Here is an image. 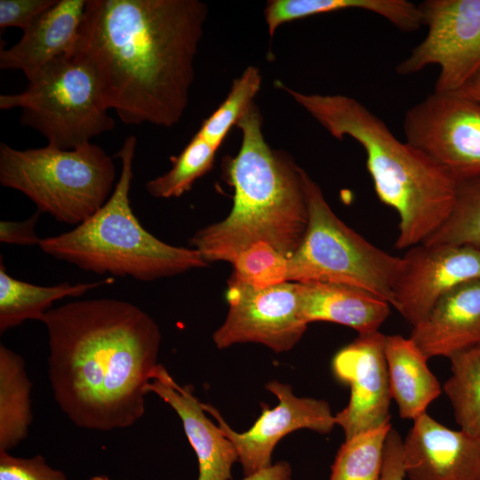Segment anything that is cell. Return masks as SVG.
Returning <instances> with one entry per match:
<instances>
[{
  "mask_svg": "<svg viewBox=\"0 0 480 480\" xmlns=\"http://www.w3.org/2000/svg\"><path fill=\"white\" fill-rule=\"evenodd\" d=\"M207 15L199 0H86L72 53L124 124L169 128L188 105Z\"/></svg>",
  "mask_w": 480,
  "mask_h": 480,
  "instance_id": "1",
  "label": "cell"
},
{
  "mask_svg": "<svg viewBox=\"0 0 480 480\" xmlns=\"http://www.w3.org/2000/svg\"><path fill=\"white\" fill-rule=\"evenodd\" d=\"M53 397L77 427L129 428L145 412L161 332L138 306L116 299L77 300L42 317Z\"/></svg>",
  "mask_w": 480,
  "mask_h": 480,
  "instance_id": "2",
  "label": "cell"
},
{
  "mask_svg": "<svg viewBox=\"0 0 480 480\" xmlns=\"http://www.w3.org/2000/svg\"><path fill=\"white\" fill-rule=\"evenodd\" d=\"M242 143L226 162L233 205L220 221L196 231L188 240L208 263H233L257 242H266L286 258L300 245L308 212L301 171L288 155L273 149L262 132L253 104L238 121Z\"/></svg>",
  "mask_w": 480,
  "mask_h": 480,
  "instance_id": "3",
  "label": "cell"
},
{
  "mask_svg": "<svg viewBox=\"0 0 480 480\" xmlns=\"http://www.w3.org/2000/svg\"><path fill=\"white\" fill-rule=\"evenodd\" d=\"M286 92L338 140L349 137L364 149L366 167L378 198L399 217L397 249L422 244L448 219L458 181L423 152L401 141L387 124L357 100L342 94Z\"/></svg>",
  "mask_w": 480,
  "mask_h": 480,
  "instance_id": "4",
  "label": "cell"
},
{
  "mask_svg": "<svg viewBox=\"0 0 480 480\" xmlns=\"http://www.w3.org/2000/svg\"><path fill=\"white\" fill-rule=\"evenodd\" d=\"M137 139L128 136L116 156L122 168L104 205L72 230L42 238L47 255L99 275L142 282L174 276L209 264L192 247L169 244L146 230L130 203Z\"/></svg>",
  "mask_w": 480,
  "mask_h": 480,
  "instance_id": "5",
  "label": "cell"
},
{
  "mask_svg": "<svg viewBox=\"0 0 480 480\" xmlns=\"http://www.w3.org/2000/svg\"><path fill=\"white\" fill-rule=\"evenodd\" d=\"M116 180L113 159L92 142L74 149H17L0 144V183L57 220L77 226L98 212Z\"/></svg>",
  "mask_w": 480,
  "mask_h": 480,
  "instance_id": "6",
  "label": "cell"
},
{
  "mask_svg": "<svg viewBox=\"0 0 480 480\" xmlns=\"http://www.w3.org/2000/svg\"><path fill=\"white\" fill-rule=\"evenodd\" d=\"M301 175L308 221L300 245L288 258V281L348 284L390 304L403 258L375 246L345 224L303 168Z\"/></svg>",
  "mask_w": 480,
  "mask_h": 480,
  "instance_id": "7",
  "label": "cell"
},
{
  "mask_svg": "<svg viewBox=\"0 0 480 480\" xmlns=\"http://www.w3.org/2000/svg\"><path fill=\"white\" fill-rule=\"evenodd\" d=\"M20 108V123L47 140V145L74 149L115 126L87 66L72 52L38 70L27 88L0 96V108Z\"/></svg>",
  "mask_w": 480,
  "mask_h": 480,
  "instance_id": "8",
  "label": "cell"
},
{
  "mask_svg": "<svg viewBox=\"0 0 480 480\" xmlns=\"http://www.w3.org/2000/svg\"><path fill=\"white\" fill-rule=\"evenodd\" d=\"M418 7L428 33L396 71L407 76L436 65L434 91H459L480 72V0H425Z\"/></svg>",
  "mask_w": 480,
  "mask_h": 480,
  "instance_id": "9",
  "label": "cell"
},
{
  "mask_svg": "<svg viewBox=\"0 0 480 480\" xmlns=\"http://www.w3.org/2000/svg\"><path fill=\"white\" fill-rule=\"evenodd\" d=\"M405 140L458 182L480 177V102L459 92H433L409 108Z\"/></svg>",
  "mask_w": 480,
  "mask_h": 480,
  "instance_id": "10",
  "label": "cell"
},
{
  "mask_svg": "<svg viewBox=\"0 0 480 480\" xmlns=\"http://www.w3.org/2000/svg\"><path fill=\"white\" fill-rule=\"evenodd\" d=\"M226 300L227 316L212 335L218 348L258 343L276 353L286 352L307 330L296 282L259 289L228 279Z\"/></svg>",
  "mask_w": 480,
  "mask_h": 480,
  "instance_id": "11",
  "label": "cell"
},
{
  "mask_svg": "<svg viewBox=\"0 0 480 480\" xmlns=\"http://www.w3.org/2000/svg\"><path fill=\"white\" fill-rule=\"evenodd\" d=\"M390 305L414 327L453 288L480 278V249L420 244L408 249Z\"/></svg>",
  "mask_w": 480,
  "mask_h": 480,
  "instance_id": "12",
  "label": "cell"
},
{
  "mask_svg": "<svg viewBox=\"0 0 480 480\" xmlns=\"http://www.w3.org/2000/svg\"><path fill=\"white\" fill-rule=\"evenodd\" d=\"M266 388L278 398V404L273 409H264L255 423L242 433L232 429L212 404H202L204 411L216 419L223 434L233 444L244 476L272 465L271 457L276 445L289 433L307 428L328 434L336 426L335 415L326 401L297 396L290 385L278 380L268 382Z\"/></svg>",
  "mask_w": 480,
  "mask_h": 480,
  "instance_id": "13",
  "label": "cell"
},
{
  "mask_svg": "<svg viewBox=\"0 0 480 480\" xmlns=\"http://www.w3.org/2000/svg\"><path fill=\"white\" fill-rule=\"evenodd\" d=\"M385 336L380 332L358 335L332 359L333 373L350 388L347 406L335 414L345 439L390 423Z\"/></svg>",
  "mask_w": 480,
  "mask_h": 480,
  "instance_id": "14",
  "label": "cell"
},
{
  "mask_svg": "<svg viewBox=\"0 0 480 480\" xmlns=\"http://www.w3.org/2000/svg\"><path fill=\"white\" fill-rule=\"evenodd\" d=\"M403 464L407 480H480V439L425 412L403 440Z\"/></svg>",
  "mask_w": 480,
  "mask_h": 480,
  "instance_id": "15",
  "label": "cell"
},
{
  "mask_svg": "<svg viewBox=\"0 0 480 480\" xmlns=\"http://www.w3.org/2000/svg\"><path fill=\"white\" fill-rule=\"evenodd\" d=\"M179 415L185 434L198 460L197 480H231L237 452L223 434L204 413L202 403L188 386L181 387L162 364L156 368L148 386Z\"/></svg>",
  "mask_w": 480,
  "mask_h": 480,
  "instance_id": "16",
  "label": "cell"
},
{
  "mask_svg": "<svg viewBox=\"0 0 480 480\" xmlns=\"http://www.w3.org/2000/svg\"><path fill=\"white\" fill-rule=\"evenodd\" d=\"M410 338L428 359L452 356L480 345V278L444 294Z\"/></svg>",
  "mask_w": 480,
  "mask_h": 480,
  "instance_id": "17",
  "label": "cell"
},
{
  "mask_svg": "<svg viewBox=\"0 0 480 480\" xmlns=\"http://www.w3.org/2000/svg\"><path fill=\"white\" fill-rule=\"evenodd\" d=\"M86 0H57L23 31L20 41L0 52V68L30 79L43 67L72 52Z\"/></svg>",
  "mask_w": 480,
  "mask_h": 480,
  "instance_id": "18",
  "label": "cell"
},
{
  "mask_svg": "<svg viewBox=\"0 0 480 480\" xmlns=\"http://www.w3.org/2000/svg\"><path fill=\"white\" fill-rule=\"evenodd\" d=\"M300 313L311 322L336 323L358 335L379 332L390 313V304L364 289L332 283H298Z\"/></svg>",
  "mask_w": 480,
  "mask_h": 480,
  "instance_id": "19",
  "label": "cell"
},
{
  "mask_svg": "<svg viewBox=\"0 0 480 480\" xmlns=\"http://www.w3.org/2000/svg\"><path fill=\"white\" fill-rule=\"evenodd\" d=\"M384 350L391 398L401 418L414 420L438 397L441 385L410 337L386 335Z\"/></svg>",
  "mask_w": 480,
  "mask_h": 480,
  "instance_id": "20",
  "label": "cell"
},
{
  "mask_svg": "<svg viewBox=\"0 0 480 480\" xmlns=\"http://www.w3.org/2000/svg\"><path fill=\"white\" fill-rule=\"evenodd\" d=\"M348 9H362L378 14L404 32L416 31L422 26L418 4L406 0H270L264 15L272 38L284 23Z\"/></svg>",
  "mask_w": 480,
  "mask_h": 480,
  "instance_id": "21",
  "label": "cell"
},
{
  "mask_svg": "<svg viewBox=\"0 0 480 480\" xmlns=\"http://www.w3.org/2000/svg\"><path fill=\"white\" fill-rule=\"evenodd\" d=\"M112 276L89 283L65 282L52 286L33 284L14 278L0 260V332L21 324L26 320H39L56 300L79 297L88 291L111 284Z\"/></svg>",
  "mask_w": 480,
  "mask_h": 480,
  "instance_id": "22",
  "label": "cell"
},
{
  "mask_svg": "<svg viewBox=\"0 0 480 480\" xmlns=\"http://www.w3.org/2000/svg\"><path fill=\"white\" fill-rule=\"evenodd\" d=\"M30 382L22 356L0 345V451L23 441L32 421Z\"/></svg>",
  "mask_w": 480,
  "mask_h": 480,
  "instance_id": "23",
  "label": "cell"
},
{
  "mask_svg": "<svg viewBox=\"0 0 480 480\" xmlns=\"http://www.w3.org/2000/svg\"><path fill=\"white\" fill-rule=\"evenodd\" d=\"M449 359L452 374L443 390L460 429L480 439V345Z\"/></svg>",
  "mask_w": 480,
  "mask_h": 480,
  "instance_id": "24",
  "label": "cell"
},
{
  "mask_svg": "<svg viewBox=\"0 0 480 480\" xmlns=\"http://www.w3.org/2000/svg\"><path fill=\"white\" fill-rule=\"evenodd\" d=\"M217 150L196 133L182 151L172 158V165L168 172L146 182V190L156 198L181 196L212 168Z\"/></svg>",
  "mask_w": 480,
  "mask_h": 480,
  "instance_id": "25",
  "label": "cell"
},
{
  "mask_svg": "<svg viewBox=\"0 0 480 480\" xmlns=\"http://www.w3.org/2000/svg\"><path fill=\"white\" fill-rule=\"evenodd\" d=\"M391 423L345 439L332 466L329 480H378Z\"/></svg>",
  "mask_w": 480,
  "mask_h": 480,
  "instance_id": "26",
  "label": "cell"
},
{
  "mask_svg": "<svg viewBox=\"0 0 480 480\" xmlns=\"http://www.w3.org/2000/svg\"><path fill=\"white\" fill-rule=\"evenodd\" d=\"M262 76L255 66L247 67L233 80L231 88L218 108L204 119L196 132L219 149L233 125L254 104L253 99L260 90Z\"/></svg>",
  "mask_w": 480,
  "mask_h": 480,
  "instance_id": "27",
  "label": "cell"
},
{
  "mask_svg": "<svg viewBox=\"0 0 480 480\" xmlns=\"http://www.w3.org/2000/svg\"><path fill=\"white\" fill-rule=\"evenodd\" d=\"M229 277L236 283L263 289L288 281V258L266 242H257L232 263Z\"/></svg>",
  "mask_w": 480,
  "mask_h": 480,
  "instance_id": "28",
  "label": "cell"
},
{
  "mask_svg": "<svg viewBox=\"0 0 480 480\" xmlns=\"http://www.w3.org/2000/svg\"><path fill=\"white\" fill-rule=\"evenodd\" d=\"M0 480H68L65 474L49 466L41 455L18 458L0 451Z\"/></svg>",
  "mask_w": 480,
  "mask_h": 480,
  "instance_id": "29",
  "label": "cell"
},
{
  "mask_svg": "<svg viewBox=\"0 0 480 480\" xmlns=\"http://www.w3.org/2000/svg\"><path fill=\"white\" fill-rule=\"evenodd\" d=\"M57 0H0V28L24 31Z\"/></svg>",
  "mask_w": 480,
  "mask_h": 480,
  "instance_id": "30",
  "label": "cell"
},
{
  "mask_svg": "<svg viewBox=\"0 0 480 480\" xmlns=\"http://www.w3.org/2000/svg\"><path fill=\"white\" fill-rule=\"evenodd\" d=\"M378 480H406L403 464V439L392 428L386 437L383 463Z\"/></svg>",
  "mask_w": 480,
  "mask_h": 480,
  "instance_id": "31",
  "label": "cell"
},
{
  "mask_svg": "<svg viewBox=\"0 0 480 480\" xmlns=\"http://www.w3.org/2000/svg\"><path fill=\"white\" fill-rule=\"evenodd\" d=\"M40 213L37 211L29 219L19 222L2 220L0 222V241L23 246L38 245L41 239L36 234L35 227Z\"/></svg>",
  "mask_w": 480,
  "mask_h": 480,
  "instance_id": "32",
  "label": "cell"
},
{
  "mask_svg": "<svg viewBox=\"0 0 480 480\" xmlns=\"http://www.w3.org/2000/svg\"><path fill=\"white\" fill-rule=\"evenodd\" d=\"M242 480H292V468L287 461L281 460Z\"/></svg>",
  "mask_w": 480,
  "mask_h": 480,
  "instance_id": "33",
  "label": "cell"
},
{
  "mask_svg": "<svg viewBox=\"0 0 480 480\" xmlns=\"http://www.w3.org/2000/svg\"><path fill=\"white\" fill-rule=\"evenodd\" d=\"M456 92L480 102V72Z\"/></svg>",
  "mask_w": 480,
  "mask_h": 480,
  "instance_id": "34",
  "label": "cell"
},
{
  "mask_svg": "<svg viewBox=\"0 0 480 480\" xmlns=\"http://www.w3.org/2000/svg\"><path fill=\"white\" fill-rule=\"evenodd\" d=\"M89 480H109L105 475H97L89 478Z\"/></svg>",
  "mask_w": 480,
  "mask_h": 480,
  "instance_id": "35",
  "label": "cell"
}]
</instances>
